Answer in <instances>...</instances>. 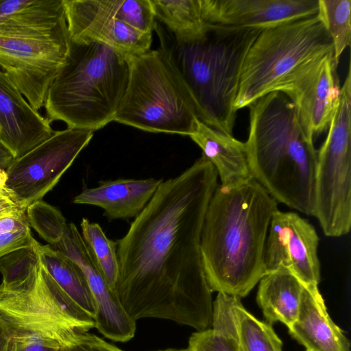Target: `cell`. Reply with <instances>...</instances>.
I'll return each instance as SVG.
<instances>
[{"instance_id": "9a60e30c", "label": "cell", "mask_w": 351, "mask_h": 351, "mask_svg": "<svg viewBox=\"0 0 351 351\" xmlns=\"http://www.w3.org/2000/svg\"><path fill=\"white\" fill-rule=\"evenodd\" d=\"M63 5L71 40L101 43L129 60L150 50L152 34L117 19L99 0H63Z\"/></svg>"}, {"instance_id": "4316f807", "label": "cell", "mask_w": 351, "mask_h": 351, "mask_svg": "<svg viewBox=\"0 0 351 351\" xmlns=\"http://www.w3.org/2000/svg\"><path fill=\"white\" fill-rule=\"evenodd\" d=\"M82 237L86 243L99 269L110 287L115 292L119 277L117 243L108 239L99 224L82 219Z\"/></svg>"}, {"instance_id": "44dd1931", "label": "cell", "mask_w": 351, "mask_h": 351, "mask_svg": "<svg viewBox=\"0 0 351 351\" xmlns=\"http://www.w3.org/2000/svg\"><path fill=\"white\" fill-rule=\"evenodd\" d=\"M258 282L257 303L268 323L280 322L289 328L298 318L306 287L284 269L267 273Z\"/></svg>"}, {"instance_id": "5bb4252c", "label": "cell", "mask_w": 351, "mask_h": 351, "mask_svg": "<svg viewBox=\"0 0 351 351\" xmlns=\"http://www.w3.org/2000/svg\"><path fill=\"white\" fill-rule=\"evenodd\" d=\"M51 246L70 258L84 273L95 302V328L114 341L126 342L133 338L136 322L108 285L76 226L67 223L62 239Z\"/></svg>"}, {"instance_id": "277c9868", "label": "cell", "mask_w": 351, "mask_h": 351, "mask_svg": "<svg viewBox=\"0 0 351 351\" xmlns=\"http://www.w3.org/2000/svg\"><path fill=\"white\" fill-rule=\"evenodd\" d=\"M207 25L203 36L184 45L177 44L156 21L154 30L159 48L185 86L199 120L232 136L243 61L263 29Z\"/></svg>"}, {"instance_id": "ac0fdd59", "label": "cell", "mask_w": 351, "mask_h": 351, "mask_svg": "<svg viewBox=\"0 0 351 351\" xmlns=\"http://www.w3.org/2000/svg\"><path fill=\"white\" fill-rule=\"evenodd\" d=\"M162 179L103 180L95 188H86L75 197L73 203L104 209L109 220L136 217L152 199Z\"/></svg>"}, {"instance_id": "484cf974", "label": "cell", "mask_w": 351, "mask_h": 351, "mask_svg": "<svg viewBox=\"0 0 351 351\" xmlns=\"http://www.w3.org/2000/svg\"><path fill=\"white\" fill-rule=\"evenodd\" d=\"M39 243L35 240L29 246L12 251L0 257L2 282L0 291L21 289L36 278L40 262Z\"/></svg>"}, {"instance_id": "1f68e13d", "label": "cell", "mask_w": 351, "mask_h": 351, "mask_svg": "<svg viewBox=\"0 0 351 351\" xmlns=\"http://www.w3.org/2000/svg\"><path fill=\"white\" fill-rule=\"evenodd\" d=\"M29 226L0 234V257L15 250L27 247L34 241Z\"/></svg>"}, {"instance_id": "f35d334b", "label": "cell", "mask_w": 351, "mask_h": 351, "mask_svg": "<svg viewBox=\"0 0 351 351\" xmlns=\"http://www.w3.org/2000/svg\"><path fill=\"white\" fill-rule=\"evenodd\" d=\"M160 351H191L189 348H186L185 349H180V350H177V349H167V350H160Z\"/></svg>"}, {"instance_id": "603a6c76", "label": "cell", "mask_w": 351, "mask_h": 351, "mask_svg": "<svg viewBox=\"0 0 351 351\" xmlns=\"http://www.w3.org/2000/svg\"><path fill=\"white\" fill-rule=\"evenodd\" d=\"M155 19L162 23L178 45L189 43L204 35L200 0H150Z\"/></svg>"}, {"instance_id": "60d3db41", "label": "cell", "mask_w": 351, "mask_h": 351, "mask_svg": "<svg viewBox=\"0 0 351 351\" xmlns=\"http://www.w3.org/2000/svg\"><path fill=\"white\" fill-rule=\"evenodd\" d=\"M60 351H62V349H61Z\"/></svg>"}, {"instance_id": "ffe728a7", "label": "cell", "mask_w": 351, "mask_h": 351, "mask_svg": "<svg viewBox=\"0 0 351 351\" xmlns=\"http://www.w3.org/2000/svg\"><path fill=\"white\" fill-rule=\"evenodd\" d=\"M191 138L215 167L221 185L236 184L253 178L245 143L198 121Z\"/></svg>"}, {"instance_id": "9c48e42d", "label": "cell", "mask_w": 351, "mask_h": 351, "mask_svg": "<svg viewBox=\"0 0 351 351\" xmlns=\"http://www.w3.org/2000/svg\"><path fill=\"white\" fill-rule=\"evenodd\" d=\"M326 138L317 151L314 204L327 237L347 234L351 227V71L341 87L339 106Z\"/></svg>"}, {"instance_id": "83f0119b", "label": "cell", "mask_w": 351, "mask_h": 351, "mask_svg": "<svg viewBox=\"0 0 351 351\" xmlns=\"http://www.w3.org/2000/svg\"><path fill=\"white\" fill-rule=\"evenodd\" d=\"M350 0H318L317 16L332 40L337 64L350 45Z\"/></svg>"}, {"instance_id": "836d02e7", "label": "cell", "mask_w": 351, "mask_h": 351, "mask_svg": "<svg viewBox=\"0 0 351 351\" xmlns=\"http://www.w3.org/2000/svg\"><path fill=\"white\" fill-rule=\"evenodd\" d=\"M29 0H0V24L24 6Z\"/></svg>"}, {"instance_id": "52a82bcc", "label": "cell", "mask_w": 351, "mask_h": 351, "mask_svg": "<svg viewBox=\"0 0 351 351\" xmlns=\"http://www.w3.org/2000/svg\"><path fill=\"white\" fill-rule=\"evenodd\" d=\"M332 53V40L317 14L263 29L244 59L235 109L276 91L300 68Z\"/></svg>"}, {"instance_id": "e0dca14e", "label": "cell", "mask_w": 351, "mask_h": 351, "mask_svg": "<svg viewBox=\"0 0 351 351\" xmlns=\"http://www.w3.org/2000/svg\"><path fill=\"white\" fill-rule=\"evenodd\" d=\"M51 123L0 71V143L18 159L51 137Z\"/></svg>"}, {"instance_id": "30bf717a", "label": "cell", "mask_w": 351, "mask_h": 351, "mask_svg": "<svg viewBox=\"0 0 351 351\" xmlns=\"http://www.w3.org/2000/svg\"><path fill=\"white\" fill-rule=\"evenodd\" d=\"M66 21L45 29L0 34V68L36 111L69 50Z\"/></svg>"}, {"instance_id": "cb8c5ba5", "label": "cell", "mask_w": 351, "mask_h": 351, "mask_svg": "<svg viewBox=\"0 0 351 351\" xmlns=\"http://www.w3.org/2000/svg\"><path fill=\"white\" fill-rule=\"evenodd\" d=\"M235 297L218 293L213 306L212 328L191 335V351H240L234 313Z\"/></svg>"}, {"instance_id": "f546056e", "label": "cell", "mask_w": 351, "mask_h": 351, "mask_svg": "<svg viewBox=\"0 0 351 351\" xmlns=\"http://www.w3.org/2000/svg\"><path fill=\"white\" fill-rule=\"evenodd\" d=\"M25 211L29 226L51 245L62 239L67 223L59 210L41 199L30 204Z\"/></svg>"}, {"instance_id": "d590c367", "label": "cell", "mask_w": 351, "mask_h": 351, "mask_svg": "<svg viewBox=\"0 0 351 351\" xmlns=\"http://www.w3.org/2000/svg\"><path fill=\"white\" fill-rule=\"evenodd\" d=\"M12 336L10 332L0 317V351H11Z\"/></svg>"}, {"instance_id": "74e56055", "label": "cell", "mask_w": 351, "mask_h": 351, "mask_svg": "<svg viewBox=\"0 0 351 351\" xmlns=\"http://www.w3.org/2000/svg\"><path fill=\"white\" fill-rule=\"evenodd\" d=\"M8 176L5 170L0 168V190L5 189Z\"/></svg>"}, {"instance_id": "4dcf8cb0", "label": "cell", "mask_w": 351, "mask_h": 351, "mask_svg": "<svg viewBox=\"0 0 351 351\" xmlns=\"http://www.w3.org/2000/svg\"><path fill=\"white\" fill-rule=\"evenodd\" d=\"M62 351H123L122 350L106 342L100 337L82 332L78 335L69 346L62 348Z\"/></svg>"}, {"instance_id": "4fadbf2b", "label": "cell", "mask_w": 351, "mask_h": 351, "mask_svg": "<svg viewBox=\"0 0 351 351\" xmlns=\"http://www.w3.org/2000/svg\"><path fill=\"white\" fill-rule=\"evenodd\" d=\"M334 53L300 68L276 89L293 103L305 136L314 138L328 130L339 106L341 88Z\"/></svg>"}, {"instance_id": "7c38bea8", "label": "cell", "mask_w": 351, "mask_h": 351, "mask_svg": "<svg viewBox=\"0 0 351 351\" xmlns=\"http://www.w3.org/2000/svg\"><path fill=\"white\" fill-rule=\"evenodd\" d=\"M319 237L314 226L295 212L278 209L270 221L264 250L265 274L284 269L298 278L320 302Z\"/></svg>"}, {"instance_id": "f1b7e54d", "label": "cell", "mask_w": 351, "mask_h": 351, "mask_svg": "<svg viewBox=\"0 0 351 351\" xmlns=\"http://www.w3.org/2000/svg\"><path fill=\"white\" fill-rule=\"evenodd\" d=\"M115 18L144 34H152L156 19L150 0H99Z\"/></svg>"}, {"instance_id": "d6a6232c", "label": "cell", "mask_w": 351, "mask_h": 351, "mask_svg": "<svg viewBox=\"0 0 351 351\" xmlns=\"http://www.w3.org/2000/svg\"><path fill=\"white\" fill-rule=\"evenodd\" d=\"M25 211L9 214L0 217V234L29 227Z\"/></svg>"}, {"instance_id": "d6986e66", "label": "cell", "mask_w": 351, "mask_h": 351, "mask_svg": "<svg viewBox=\"0 0 351 351\" xmlns=\"http://www.w3.org/2000/svg\"><path fill=\"white\" fill-rule=\"evenodd\" d=\"M291 336L307 351H350V342L328 315L325 302H319L306 287Z\"/></svg>"}, {"instance_id": "8fae6325", "label": "cell", "mask_w": 351, "mask_h": 351, "mask_svg": "<svg viewBox=\"0 0 351 351\" xmlns=\"http://www.w3.org/2000/svg\"><path fill=\"white\" fill-rule=\"evenodd\" d=\"M93 131L69 128L55 131L35 148L14 160L5 169V190L23 210L41 200L58 182L80 152L87 146Z\"/></svg>"}, {"instance_id": "6da1fadb", "label": "cell", "mask_w": 351, "mask_h": 351, "mask_svg": "<svg viewBox=\"0 0 351 351\" xmlns=\"http://www.w3.org/2000/svg\"><path fill=\"white\" fill-rule=\"evenodd\" d=\"M217 173L203 155L162 181L117 241L115 293L135 322L159 318L197 331L212 325V291L202 261L201 236Z\"/></svg>"}, {"instance_id": "3957f363", "label": "cell", "mask_w": 351, "mask_h": 351, "mask_svg": "<svg viewBox=\"0 0 351 351\" xmlns=\"http://www.w3.org/2000/svg\"><path fill=\"white\" fill-rule=\"evenodd\" d=\"M248 107L245 145L252 178L277 202L312 215L317 150L302 130L293 103L273 91Z\"/></svg>"}, {"instance_id": "5b68a950", "label": "cell", "mask_w": 351, "mask_h": 351, "mask_svg": "<svg viewBox=\"0 0 351 351\" xmlns=\"http://www.w3.org/2000/svg\"><path fill=\"white\" fill-rule=\"evenodd\" d=\"M130 60L94 40H72L66 61L49 88L44 107L50 122L97 130L113 121L125 94Z\"/></svg>"}, {"instance_id": "7a4b0ae2", "label": "cell", "mask_w": 351, "mask_h": 351, "mask_svg": "<svg viewBox=\"0 0 351 351\" xmlns=\"http://www.w3.org/2000/svg\"><path fill=\"white\" fill-rule=\"evenodd\" d=\"M278 202L254 178L217 185L208 205L201 256L210 290L241 299L265 274L264 250Z\"/></svg>"}, {"instance_id": "ba28073f", "label": "cell", "mask_w": 351, "mask_h": 351, "mask_svg": "<svg viewBox=\"0 0 351 351\" xmlns=\"http://www.w3.org/2000/svg\"><path fill=\"white\" fill-rule=\"evenodd\" d=\"M0 317L16 346L36 343L62 349L95 328L94 319L60 288L41 262L32 283L0 291Z\"/></svg>"}, {"instance_id": "8992f818", "label": "cell", "mask_w": 351, "mask_h": 351, "mask_svg": "<svg viewBox=\"0 0 351 351\" xmlns=\"http://www.w3.org/2000/svg\"><path fill=\"white\" fill-rule=\"evenodd\" d=\"M114 121L154 133L192 135L199 119L194 104L160 48L130 59V75Z\"/></svg>"}, {"instance_id": "8d00e7d4", "label": "cell", "mask_w": 351, "mask_h": 351, "mask_svg": "<svg viewBox=\"0 0 351 351\" xmlns=\"http://www.w3.org/2000/svg\"><path fill=\"white\" fill-rule=\"evenodd\" d=\"M14 160L11 152L0 143V168L5 170Z\"/></svg>"}, {"instance_id": "2e32d148", "label": "cell", "mask_w": 351, "mask_h": 351, "mask_svg": "<svg viewBox=\"0 0 351 351\" xmlns=\"http://www.w3.org/2000/svg\"><path fill=\"white\" fill-rule=\"evenodd\" d=\"M206 24L265 29L317 14L318 0H200Z\"/></svg>"}, {"instance_id": "ab89813d", "label": "cell", "mask_w": 351, "mask_h": 351, "mask_svg": "<svg viewBox=\"0 0 351 351\" xmlns=\"http://www.w3.org/2000/svg\"><path fill=\"white\" fill-rule=\"evenodd\" d=\"M11 351H15V350H14L12 349V348H11Z\"/></svg>"}, {"instance_id": "7402d4cb", "label": "cell", "mask_w": 351, "mask_h": 351, "mask_svg": "<svg viewBox=\"0 0 351 351\" xmlns=\"http://www.w3.org/2000/svg\"><path fill=\"white\" fill-rule=\"evenodd\" d=\"M40 258L41 263L60 288L94 319V299L86 278L79 266L50 245H40Z\"/></svg>"}, {"instance_id": "e575fe53", "label": "cell", "mask_w": 351, "mask_h": 351, "mask_svg": "<svg viewBox=\"0 0 351 351\" xmlns=\"http://www.w3.org/2000/svg\"><path fill=\"white\" fill-rule=\"evenodd\" d=\"M22 210L5 189L0 190V217Z\"/></svg>"}, {"instance_id": "d4e9b609", "label": "cell", "mask_w": 351, "mask_h": 351, "mask_svg": "<svg viewBox=\"0 0 351 351\" xmlns=\"http://www.w3.org/2000/svg\"><path fill=\"white\" fill-rule=\"evenodd\" d=\"M233 313L240 351H282V342L271 324L256 318L238 298Z\"/></svg>"}, {"instance_id": "b9f144b4", "label": "cell", "mask_w": 351, "mask_h": 351, "mask_svg": "<svg viewBox=\"0 0 351 351\" xmlns=\"http://www.w3.org/2000/svg\"><path fill=\"white\" fill-rule=\"evenodd\" d=\"M306 351H307V350H306Z\"/></svg>"}]
</instances>
